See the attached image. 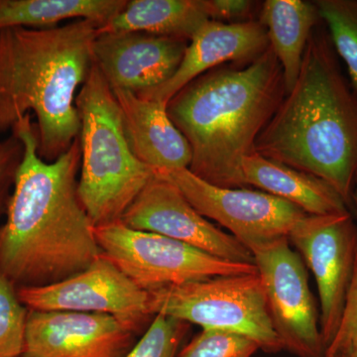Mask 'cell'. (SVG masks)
Returning <instances> with one entry per match:
<instances>
[{
    "label": "cell",
    "instance_id": "obj_19",
    "mask_svg": "<svg viewBox=\"0 0 357 357\" xmlns=\"http://www.w3.org/2000/svg\"><path fill=\"white\" fill-rule=\"evenodd\" d=\"M208 20L204 0H128L100 32H142L190 41Z\"/></svg>",
    "mask_w": 357,
    "mask_h": 357
},
{
    "label": "cell",
    "instance_id": "obj_14",
    "mask_svg": "<svg viewBox=\"0 0 357 357\" xmlns=\"http://www.w3.org/2000/svg\"><path fill=\"white\" fill-rule=\"evenodd\" d=\"M189 40L142 32H100L93 60L112 89L135 95L161 86L173 77Z\"/></svg>",
    "mask_w": 357,
    "mask_h": 357
},
{
    "label": "cell",
    "instance_id": "obj_4",
    "mask_svg": "<svg viewBox=\"0 0 357 357\" xmlns=\"http://www.w3.org/2000/svg\"><path fill=\"white\" fill-rule=\"evenodd\" d=\"M102 27L79 20L45 29L0 30V132L32 112L39 156L53 162L70 149L81 129L76 98L95 62Z\"/></svg>",
    "mask_w": 357,
    "mask_h": 357
},
{
    "label": "cell",
    "instance_id": "obj_29",
    "mask_svg": "<svg viewBox=\"0 0 357 357\" xmlns=\"http://www.w3.org/2000/svg\"><path fill=\"white\" fill-rule=\"evenodd\" d=\"M337 357H347V356H338Z\"/></svg>",
    "mask_w": 357,
    "mask_h": 357
},
{
    "label": "cell",
    "instance_id": "obj_23",
    "mask_svg": "<svg viewBox=\"0 0 357 357\" xmlns=\"http://www.w3.org/2000/svg\"><path fill=\"white\" fill-rule=\"evenodd\" d=\"M189 324L156 314L142 338L124 357H177Z\"/></svg>",
    "mask_w": 357,
    "mask_h": 357
},
{
    "label": "cell",
    "instance_id": "obj_5",
    "mask_svg": "<svg viewBox=\"0 0 357 357\" xmlns=\"http://www.w3.org/2000/svg\"><path fill=\"white\" fill-rule=\"evenodd\" d=\"M76 107L81 121L79 199L95 227L117 222L156 172L129 148L121 107L95 62Z\"/></svg>",
    "mask_w": 357,
    "mask_h": 357
},
{
    "label": "cell",
    "instance_id": "obj_16",
    "mask_svg": "<svg viewBox=\"0 0 357 357\" xmlns=\"http://www.w3.org/2000/svg\"><path fill=\"white\" fill-rule=\"evenodd\" d=\"M121 107L124 134L134 156L155 172L189 169L192 150L163 103L112 89Z\"/></svg>",
    "mask_w": 357,
    "mask_h": 357
},
{
    "label": "cell",
    "instance_id": "obj_22",
    "mask_svg": "<svg viewBox=\"0 0 357 357\" xmlns=\"http://www.w3.org/2000/svg\"><path fill=\"white\" fill-rule=\"evenodd\" d=\"M28 314L16 286L0 270V357L24 354Z\"/></svg>",
    "mask_w": 357,
    "mask_h": 357
},
{
    "label": "cell",
    "instance_id": "obj_10",
    "mask_svg": "<svg viewBox=\"0 0 357 357\" xmlns=\"http://www.w3.org/2000/svg\"><path fill=\"white\" fill-rule=\"evenodd\" d=\"M289 241L300 251L318 286L321 335L332 344L342 321L357 255V227L351 213L306 215L294 225Z\"/></svg>",
    "mask_w": 357,
    "mask_h": 357
},
{
    "label": "cell",
    "instance_id": "obj_26",
    "mask_svg": "<svg viewBox=\"0 0 357 357\" xmlns=\"http://www.w3.org/2000/svg\"><path fill=\"white\" fill-rule=\"evenodd\" d=\"M260 6L261 2L252 0H204L208 18L229 24L257 20Z\"/></svg>",
    "mask_w": 357,
    "mask_h": 357
},
{
    "label": "cell",
    "instance_id": "obj_3",
    "mask_svg": "<svg viewBox=\"0 0 357 357\" xmlns=\"http://www.w3.org/2000/svg\"><path fill=\"white\" fill-rule=\"evenodd\" d=\"M286 96L272 49L255 60L204 73L167 103V112L192 150L189 171L204 182L238 189L243 160Z\"/></svg>",
    "mask_w": 357,
    "mask_h": 357
},
{
    "label": "cell",
    "instance_id": "obj_6",
    "mask_svg": "<svg viewBox=\"0 0 357 357\" xmlns=\"http://www.w3.org/2000/svg\"><path fill=\"white\" fill-rule=\"evenodd\" d=\"M148 293L152 316L164 314L202 330L243 335L268 354L284 349L270 319L258 271L211 277Z\"/></svg>",
    "mask_w": 357,
    "mask_h": 357
},
{
    "label": "cell",
    "instance_id": "obj_28",
    "mask_svg": "<svg viewBox=\"0 0 357 357\" xmlns=\"http://www.w3.org/2000/svg\"><path fill=\"white\" fill-rule=\"evenodd\" d=\"M351 203H354L357 208V173L354 178V189H352Z\"/></svg>",
    "mask_w": 357,
    "mask_h": 357
},
{
    "label": "cell",
    "instance_id": "obj_27",
    "mask_svg": "<svg viewBox=\"0 0 357 357\" xmlns=\"http://www.w3.org/2000/svg\"><path fill=\"white\" fill-rule=\"evenodd\" d=\"M23 153L22 142L13 133L6 140L0 141V215L6 208L10 197L9 189L13 185Z\"/></svg>",
    "mask_w": 357,
    "mask_h": 357
},
{
    "label": "cell",
    "instance_id": "obj_13",
    "mask_svg": "<svg viewBox=\"0 0 357 357\" xmlns=\"http://www.w3.org/2000/svg\"><path fill=\"white\" fill-rule=\"evenodd\" d=\"M136 332L112 314L29 310L24 357H124Z\"/></svg>",
    "mask_w": 357,
    "mask_h": 357
},
{
    "label": "cell",
    "instance_id": "obj_2",
    "mask_svg": "<svg viewBox=\"0 0 357 357\" xmlns=\"http://www.w3.org/2000/svg\"><path fill=\"white\" fill-rule=\"evenodd\" d=\"M255 153L321 178L351 206L357 96L323 21L312 32L295 86L258 136Z\"/></svg>",
    "mask_w": 357,
    "mask_h": 357
},
{
    "label": "cell",
    "instance_id": "obj_24",
    "mask_svg": "<svg viewBox=\"0 0 357 357\" xmlns=\"http://www.w3.org/2000/svg\"><path fill=\"white\" fill-rule=\"evenodd\" d=\"M259 347L250 338L222 331L202 330L177 357H255Z\"/></svg>",
    "mask_w": 357,
    "mask_h": 357
},
{
    "label": "cell",
    "instance_id": "obj_1",
    "mask_svg": "<svg viewBox=\"0 0 357 357\" xmlns=\"http://www.w3.org/2000/svg\"><path fill=\"white\" fill-rule=\"evenodd\" d=\"M24 147L0 227V270L16 287H40L88 269L102 255L77 192L79 138L53 162L38 154L31 114L13 129Z\"/></svg>",
    "mask_w": 357,
    "mask_h": 357
},
{
    "label": "cell",
    "instance_id": "obj_30",
    "mask_svg": "<svg viewBox=\"0 0 357 357\" xmlns=\"http://www.w3.org/2000/svg\"><path fill=\"white\" fill-rule=\"evenodd\" d=\"M325 357H333V356H325Z\"/></svg>",
    "mask_w": 357,
    "mask_h": 357
},
{
    "label": "cell",
    "instance_id": "obj_7",
    "mask_svg": "<svg viewBox=\"0 0 357 357\" xmlns=\"http://www.w3.org/2000/svg\"><path fill=\"white\" fill-rule=\"evenodd\" d=\"M103 255L143 290L211 277L257 273L255 264L225 261L168 237L126 227L121 220L95 227Z\"/></svg>",
    "mask_w": 357,
    "mask_h": 357
},
{
    "label": "cell",
    "instance_id": "obj_21",
    "mask_svg": "<svg viewBox=\"0 0 357 357\" xmlns=\"http://www.w3.org/2000/svg\"><path fill=\"white\" fill-rule=\"evenodd\" d=\"M335 53L344 61L357 96V0H316Z\"/></svg>",
    "mask_w": 357,
    "mask_h": 357
},
{
    "label": "cell",
    "instance_id": "obj_9",
    "mask_svg": "<svg viewBox=\"0 0 357 357\" xmlns=\"http://www.w3.org/2000/svg\"><path fill=\"white\" fill-rule=\"evenodd\" d=\"M159 173L177 185L199 215L229 229L250 252L258 246L288 238L294 225L307 215L296 204L268 192L211 185L189 169Z\"/></svg>",
    "mask_w": 357,
    "mask_h": 357
},
{
    "label": "cell",
    "instance_id": "obj_8",
    "mask_svg": "<svg viewBox=\"0 0 357 357\" xmlns=\"http://www.w3.org/2000/svg\"><path fill=\"white\" fill-rule=\"evenodd\" d=\"M261 278L268 312L284 349L298 357H325L319 314L302 258L289 238L251 250Z\"/></svg>",
    "mask_w": 357,
    "mask_h": 357
},
{
    "label": "cell",
    "instance_id": "obj_17",
    "mask_svg": "<svg viewBox=\"0 0 357 357\" xmlns=\"http://www.w3.org/2000/svg\"><path fill=\"white\" fill-rule=\"evenodd\" d=\"M244 187L252 185L296 204L307 215H344L351 213L337 191L316 176L253 153L241 166Z\"/></svg>",
    "mask_w": 357,
    "mask_h": 357
},
{
    "label": "cell",
    "instance_id": "obj_18",
    "mask_svg": "<svg viewBox=\"0 0 357 357\" xmlns=\"http://www.w3.org/2000/svg\"><path fill=\"white\" fill-rule=\"evenodd\" d=\"M258 21L266 29L270 48L280 63L286 93L295 86L312 32L321 22L314 1L266 0Z\"/></svg>",
    "mask_w": 357,
    "mask_h": 357
},
{
    "label": "cell",
    "instance_id": "obj_20",
    "mask_svg": "<svg viewBox=\"0 0 357 357\" xmlns=\"http://www.w3.org/2000/svg\"><path fill=\"white\" fill-rule=\"evenodd\" d=\"M128 0H0V30L57 27L65 20H91L102 26L123 10Z\"/></svg>",
    "mask_w": 357,
    "mask_h": 357
},
{
    "label": "cell",
    "instance_id": "obj_15",
    "mask_svg": "<svg viewBox=\"0 0 357 357\" xmlns=\"http://www.w3.org/2000/svg\"><path fill=\"white\" fill-rule=\"evenodd\" d=\"M269 47L266 29L258 20L232 24L208 20L190 40L173 77L138 96L167 105L180 89L204 73L230 63L255 60Z\"/></svg>",
    "mask_w": 357,
    "mask_h": 357
},
{
    "label": "cell",
    "instance_id": "obj_12",
    "mask_svg": "<svg viewBox=\"0 0 357 357\" xmlns=\"http://www.w3.org/2000/svg\"><path fill=\"white\" fill-rule=\"evenodd\" d=\"M121 220L130 229L168 237L225 261L255 264L252 253L245 246L199 215L177 185L159 172Z\"/></svg>",
    "mask_w": 357,
    "mask_h": 357
},
{
    "label": "cell",
    "instance_id": "obj_11",
    "mask_svg": "<svg viewBox=\"0 0 357 357\" xmlns=\"http://www.w3.org/2000/svg\"><path fill=\"white\" fill-rule=\"evenodd\" d=\"M31 311H70L112 314L136 333L152 316L149 293L122 273L105 255L70 278L40 287L17 288Z\"/></svg>",
    "mask_w": 357,
    "mask_h": 357
},
{
    "label": "cell",
    "instance_id": "obj_25",
    "mask_svg": "<svg viewBox=\"0 0 357 357\" xmlns=\"http://www.w3.org/2000/svg\"><path fill=\"white\" fill-rule=\"evenodd\" d=\"M338 356L357 357V255L342 321L332 344L326 349L325 356Z\"/></svg>",
    "mask_w": 357,
    "mask_h": 357
}]
</instances>
